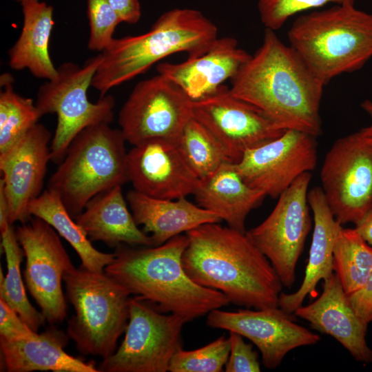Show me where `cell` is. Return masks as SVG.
<instances>
[{
    "instance_id": "cell-1",
    "label": "cell",
    "mask_w": 372,
    "mask_h": 372,
    "mask_svg": "<svg viewBox=\"0 0 372 372\" xmlns=\"http://www.w3.org/2000/svg\"><path fill=\"white\" fill-rule=\"evenodd\" d=\"M231 93L285 130L322 133L320 103L326 85L297 52L265 28L256 52L231 79Z\"/></svg>"
},
{
    "instance_id": "cell-2",
    "label": "cell",
    "mask_w": 372,
    "mask_h": 372,
    "mask_svg": "<svg viewBox=\"0 0 372 372\" xmlns=\"http://www.w3.org/2000/svg\"><path fill=\"white\" fill-rule=\"evenodd\" d=\"M186 235L188 244L182 262L194 282L220 291L238 306L255 309L278 307L281 280L245 233L213 223Z\"/></svg>"
},
{
    "instance_id": "cell-3",
    "label": "cell",
    "mask_w": 372,
    "mask_h": 372,
    "mask_svg": "<svg viewBox=\"0 0 372 372\" xmlns=\"http://www.w3.org/2000/svg\"><path fill=\"white\" fill-rule=\"evenodd\" d=\"M187 244V236L180 234L158 246L120 245L105 271L161 312L189 322L230 302L220 291L198 285L186 273L182 257Z\"/></svg>"
},
{
    "instance_id": "cell-4",
    "label": "cell",
    "mask_w": 372,
    "mask_h": 372,
    "mask_svg": "<svg viewBox=\"0 0 372 372\" xmlns=\"http://www.w3.org/2000/svg\"><path fill=\"white\" fill-rule=\"evenodd\" d=\"M218 37L215 24L199 10L173 8L163 13L145 33L114 39L101 52L102 61L91 86L103 96L171 54L202 55Z\"/></svg>"
},
{
    "instance_id": "cell-5",
    "label": "cell",
    "mask_w": 372,
    "mask_h": 372,
    "mask_svg": "<svg viewBox=\"0 0 372 372\" xmlns=\"http://www.w3.org/2000/svg\"><path fill=\"white\" fill-rule=\"evenodd\" d=\"M287 37L289 45L327 85L360 70L372 58V14L354 4H335L298 16Z\"/></svg>"
},
{
    "instance_id": "cell-6",
    "label": "cell",
    "mask_w": 372,
    "mask_h": 372,
    "mask_svg": "<svg viewBox=\"0 0 372 372\" xmlns=\"http://www.w3.org/2000/svg\"><path fill=\"white\" fill-rule=\"evenodd\" d=\"M125 142L121 130L107 123L85 128L72 140L48 184L72 217L97 194L128 181Z\"/></svg>"
},
{
    "instance_id": "cell-7",
    "label": "cell",
    "mask_w": 372,
    "mask_h": 372,
    "mask_svg": "<svg viewBox=\"0 0 372 372\" xmlns=\"http://www.w3.org/2000/svg\"><path fill=\"white\" fill-rule=\"evenodd\" d=\"M63 281L74 310L68 321V335L81 354L109 357L125 331L132 294L105 271L82 267L66 271Z\"/></svg>"
},
{
    "instance_id": "cell-8",
    "label": "cell",
    "mask_w": 372,
    "mask_h": 372,
    "mask_svg": "<svg viewBox=\"0 0 372 372\" xmlns=\"http://www.w3.org/2000/svg\"><path fill=\"white\" fill-rule=\"evenodd\" d=\"M102 61L101 54L88 59L83 66L65 62L57 68V75L41 85L36 106L43 116L56 114L57 123L50 145V159L59 164L76 136L85 128L98 123H110L115 100L112 95L88 100L87 90Z\"/></svg>"
},
{
    "instance_id": "cell-9",
    "label": "cell",
    "mask_w": 372,
    "mask_h": 372,
    "mask_svg": "<svg viewBox=\"0 0 372 372\" xmlns=\"http://www.w3.org/2000/svg\"><path fill=\"white\" fill-rule=\"evenodd\" d=\"M149 303L131 298L125 338L116 351L98 365L102 372H166L182 348L181 331L187 320L162 314Z\"/></svg>"
},
{
    "instance_id": "cell-10",
    "label": "cell",
    "mask_w": 372,
    "mask_h": 372,
    "mask_svg": "<svg viewBox=\"0 0 372 372\" xmlns=\"http://www.w3.org/2000/svg\"><path fill=\"white\" fill-rule=\"evenodd\" d=\"M320 180L336 220L358 222L372 209V138L359 130L336 140L324 157Z\"/></svg>"
},
{
    "instance_id": "cell-11",
    "label": "cell",
    "mask_w": 372,
    "mask_h": 372,
    "mask_svg": "<svg viewBox=\"0 0 372 372\" xmlns=\"http://www.w3.org/2000/svg\"><path fill=\"white\" fill-rule=\"evenodd\" d=\"M192 103L178 85L158 74L134 87L118 113L120 130L132 145L153 139L178 143L193 118Z\"/></svg>"
},
{
    "instance_id": "cell-12",
    "label": "cell",
    "mask_w": 372,
    "mask_h": 372,
    "mask_svg": "<svg viewBox=\"0 0 372 372\" xmlns=\"http://www.w3.org/2000/svg\"><path fill=\"white\" fill-rule=\"evenodd\" d=\"M311 179V172L298 177L278 197L265 220L245 233L287 288L295 282L296 265L311 227L308 203Z\"/></svg>"
},
{
    "instance_id": "cell-13",
    "label": "cell",
    "mask_w": 372,
    "mask_h": 372,
    "mask_svg": "<svg viewBox=\"0 0 372 372\" xmlns=\"http://www.w3.org/2000/svg\"><path fill=\"white\" fill-rule=\"evenodd\" d=\"M15 231L26 259L23 276L30 293L48 323L63 321L67 305L62 281L65 272L74 267L57 232L35 216Z\"/></svg>"
},
{
    "instance_id": "cell-14",
    "label": "cell",
    "mask_w": 372,
    "mask_h": 372,
    "mask_svg": "<svg viewBox=\"0 0 372 372\" xmlns=\"http://www.w3.org/2000/svg\"><path fill=\"white\" fill-rule=\"evenodd\" d=\"M193 117L223 145L235 163L243 153L281 136L285 130L254 105L234 96L222 85L193 101Z\"/></svg>"
},
{
    "instance_id": "cell-15",
    "label": "cell",
    "mask_w": 372,
    "mask_h": 372,
    "mask_svg": "<svg viewBox=\"0 0 372 372\" xmlns=\"http://www.w3.org/2000/svg\"><path fill=\"white\" fill-rule=\"evenodd\" d=\"M316 138L287 130L279 137L246 150L235 163L236 168L248 185L278 198L298 177L315 169Z\"/></svg>"
},
{
    "instance_id": "cell-16",
    "label": "cell",
    "mask_w": 372,
    "mask_h": 372,
    "mask_svg": "<svg viewBox=\"0 0 372 372\" xmlns=\"http://www.w3.org/2000/svg\"><path fill=\"white\" fill-rule=\"evenodd\" d=\"M207 324L236 332L260 350L264 366L276 369L285 356L300 347L315 344L320 336L296 324L290 313L278 307L226 311L216 309L207 314Z\"/></svg>"
},
{
    "instance_id": "cell-17",
    "label": "cell",
    "mask_w": 372,
    "mask_h": 372,
    "mask_svg": "<svg viewBox=\"0 0 372 372\" xmlns=\"http://www.w3.org/2000/svg\"><path fill=\"white\" fill-rule=\"evenodd\" d=\"M50 132L37 123L15 145L0 154V180L13 224L28 221L30 203L41 193L50 159Z\"/></svg>"
},
{
    "instance_id": "cell-18",
    "label": "cell",
    "mask_w": 372,
    "mask_h": 372,
    "mask_svg": "<svg viewBox=\"0 0 372 372\" xmlns=\"http://www.w3.org/2000/svg\"><path fill=\"white\" fill-rule=\"evenodd\" d=\"M127 173L134 189L158 198H187L194 195L200 182L177 142L165 139L134 145L127 152Z\"/></svg>"
},
{
    "instance_id": "cell-19",
    "label": "cell",
    "mask_w": 372,
    "mask_h": 372,
    "mask_svg": "<svg viewBox=\"0 0 372 372\" xmlns=\"http://www.w3.org/2000/svg\"><path fill=\"white\" fill-rule=\"evenodd\" d=\"M323 281L320 296L293 314L334 338L356 360L372 362V350L366 340L368 323L356 313L336 273Z\"/></svg>"
},
{
    "instance_id": "cell-20",
    "label": "cell",
    "mask_w": 372,
    "mask_h": 372,
    "mask_svg": "<svg viewBox=\"0 0 372 372\" xmlns=\"http://www.w3.org/2000/svg\"><path fill=\"white\" fill-rule=\"evenodd\" d=\"M251 56L238 46L235 38L218 37L202 55L180 63H158L156 71L178 85L192 101H196L231 80Z\"/></svg>"
},
{
    "instance_id": "cell-21",
    "label": "cell",
    "mask_w": 372,
    "mask_h": 372,
    "mask_svg": "<svg viewBox=\"0 0 372 372\" xmlns=\"http://www.w3.org/2000/svg\"><path fill=\"white\" fill-rule=\"evenodd\" d=\"M69 339L67 332L52 325L33 338H0L3 369L8 372H99L93 361L85 362L64 351Z\"/></svg>"
},
{
    "instance_id": "cell-22",
    "label": "cell",
    "mask_w": 372,
    "mask_h": 372,
    "mask_svg": "<svg viewBox=\"0 0 372 372\" xmlns=\"http://www.w3.org/2000/svg\"><path fill=\"white\" fill-rule=\"evenodd\" d=\"M126 200L136 224L143 226V231L151 234L154 246L203 224L221 221L215 214L187 198H154L132 189L127 192Z\"/></svg>"
},
{
    "instance_id": "cell-23",
    "label": "cell",
    "mask_w": 372,
    "mask_h": 372,
    "mask_svg": "<svg viewBox=\"0 0 372 372\" xmlns=\"http://www.w3.org/2000/svg\"><path fill=\"white\" fill-rule=\"evenodd\" d=\"M308 203L313 214L314 227L304 278L295 292H281L278 301V307L290 314L302 305L319 281L333 273V248L342 227L331 211L321 187L309 191Z\"/></svg>"
},
{
    "instance_id": "cell-24",
    "label": "cell",
    "mask_w": 372,
    "mask_h": 372,
    "mask_svg": "<svg viewBox=\"0 0 372 372\" xmlns=\"http://www.w3.org/2000/svg\"><path fill=\"white\" fill-rule=\"evenodd\" d=\"M121 186L92 198L75 219L90 240L111 247L120 245L154 246L152 237L141 230L129 211Z\"/></svg>"
},
{
    "instance_id": "cell-25",
    "label": "cell",
    "mask_w": 372,
    "mask_h": 372,
    "mask_svg": "<svg viewBox=\"0 0 372 372\" xmlns=\"http://www.w3.org/2000/svg\"><path fill=\"white\" fill-rule=\"evenodd\" d=\"M194 196L200 207L242 233H246L248 214L267 196L244 181L234 163L224 164L211 176L200 180Z\"/></svg>"
},
{
    "instance_id": "cell-26",
    "label": "cell",
    "mask_w": 372,
    "mask_h": 372,
    "mask_svg": "<svg viewBox=\"0 0 372 372\" xmlns=\"http://www.w3.org/2000/svg\"><path fill=\"white\" fill-rule=\"evenodd\" d=\"M23 26L18 39L8 51L9 66L14 70L28 69L35 77L52 80L57 75L49 53L54 26V8L45 2L21 3Z\"/></svg>"
},
{
    "instance_id": "cell-27",
    "label": "cell",
    "mask_w": 372,
    "mask_h": 372,
    "mask_svg": "<svg viewBox=\"0 0 372 372\" xmlns=\"http://www.w3.org/2000/svg\"><path fill=\"white\" fill-rule=\"evenodd\" d=\"M30 216L38 217L52 226L76 251L81 267L94 272L105 271L114 260V253L97 250L83 229L74 222L59 196L48 189L30 204Z\"/></svg>"
},
{
    "instance_id": "cell-28",
    "label": "cell",
    "mask_w": 372,
    "mask_h": 372,
    "mask_svg": "<svg viewBox=\"0 0 372 372\" xmlns=\"http://www.w3.org/2000/svg\"><path fill=\"white\" fill-rule=\"evenodd\" d=\"M1 245L3 249L7 273L0 269V298L3 299L35 332L46 320L30 302L21 274L20 265L23 250L20 247L12 224L7 220L0 224Z\"/></svg>"
},
{
    "instance_id": "cell-29",
    "label": "cell",
    "mask_w": 372,
    "mask_h": 372,
    "mask_svg": "<svg viewBox=\"0 0 372 372\" xmlns=\"http://www.w3.org/2000/svg\"><path fill=\"white\" fill-rule=\"evenodd\" d=\"M334 270L347 295L361 289L372 273V247L357 230L340 227L333 248Z\"/></svg>"
},
{
    "instance_id": "cell-30",
    "label": "cell",
    "mask_w": 372,
    "mask_h": 372,
    "mask_svg": "<svg viewBox=\"0 0 372 372\" xmlns=\"http://www.w3.org/2000/svg\"><path fill=\"white\" fill-rule=\"evenodd\" d=\"M177 144L200 180L209 177L225 163H235L223 145L194 117L185 125Z\"/></svg>"
},
{
    "instance_id": "cell-31",
    "label": "cell",
    "mask_w": 372,
    "mask_h": 372,
    "mask_svg": "<svg viewBox=\"0 0 372 372\" xmlns=\"http://www.w3.org/2000/svg\"><path fill=\"white\" fill-rule=\"evenodd\" d=\"M10 74L1 76L0 154L15 145L41 117L34 101L17 94Z\"/></svg>"
},
{
    "instance_id": "cell-32",
    "label": "cell",
    "mask_w": 372,
    "mask_h": 372,
    "mask_svg": "<svg viewBox=\"0 0 372 372\" xmlns=\"http://www.w3.org/2000/svg\"><path fill=\"white\" fill-rule=\"evenodd\" d=\"M229 339L224 335L199 349H178L172 357L170 372H221L228 360Z\"/></svg>"
},
{
    "instance_id": "cell-33",
    "label": "cell",
    "mask_w": 372,
    "mask_h": 372,
    "mask_svg": "<svg viewBox=\"0 0 372 372\" xmlns=\"http://www.w3.org/2000/svg\"><path fill=\"white\" fill-rule=\"evenodd\" d=\"M330 3L354 4L355 0H258V10L265 28L276 31L295 14Z\"/></svg>"
},
{
    "instance_id": "cell-34",
    "label": "cell",
    "mask_w": 372,
    "mask_h": 372,
    "mask_svg": "<svg viewBox=\"0 0 372 372\" xmlns=\"http://www.w3.org/2000/svg\"><path fill=\"white\" fill-rule=\"evenodd\" d=\"M90 26L87 48L102 52L114 39V32L121 23L108 0H87Z\"/></svg>"
},
{
    "instance_id": "cell-35",
    "label": "cell",
    "mask_w": 372,
    "mask_h": 372,
    "mask_svg": "<svg viewBox=\"0 0 372 372\" xmlns=\"http://www.w3.org/2000/svg\"><path fill=\"white\" fill-rule=\"evenodd\" d=\"M230 352L225 366L226 372H259L260 366L258 353L242 336L229 331Z\"/></svg>"
},
{
    "instance_id": "cell-36",
    "label": "cell",
    "mask_w": 372,
    "mask_h": 372,
    "mask_svg": "<svg viewBox=\"0 0 372 372\" xmlns=\"http://www.w3.org/2000/svg\"><path fill=\"white\" fill-rule=\"evenodd\" d=\"M38 333L1 298H0V338L19 340L33 338Z\"/></svg>"
},
{
    "instance_id": "cell-37",
    "label": "cell",
    "mask_w": 372,
    "mask_h": 372,
    "mask_svg": "<svg viewBox=\"0 0 372 372\" xmlns=\"http://www.w3.org/2000/svg\"><path fill=\"white\" fill-rule=\"evenodd\" d=\"M348 298L356 313L368 324L372 322V273L364 285Z\"/></svg>"
},
{
    "instance_id": "cell-38",
    "label": "cell",
    "mask_w": 372,
    "mask_h": 372,
    "mask_svg": "<svg viewBox=\"0 0 372 372\" xmlns=\"http://www.w3.org/2000/svg\"><path fill=\"white\" fill-rule=\"evenodd\" d=\"M122 22L136 23L141 17V8L138 0H108Z\"/></svg>"
},
{
    "instance_id": "cell-39",
    "label": "cell",
    "mask_w": 372,
    "mask_h": 372,
    "mask_svg": "<svg viewBox=\"0 0 372 372\" xmlns=\"http://www.w3.org/2000/svg\"><path fill=\"white\" fill-rule=\"evenodd\" d=\"M355 226L362 238L372 247V209L357 222Z\"/></svg>"
},
{
    "instance_id": "cell-40",
    "label": "cell",
    "mask_w": 372,
    "mask_h": 372,
    "mask_svg": "<svg viewBox=\"0 0 372 372\" xmlns=\"http://www.w3.org/2000/svg\"><path fill=\"white\" fill-rule=\"evenodd\" d=\"M361 107L372 119V101L369 99L364 101L361 103ZM360 131L364 136L372 138V123Z\"/></svg>"
},
{
    "instance_id": "cell-41",
    "label": "cell",
    "mask_w": 372,
    "mask_h": 372,
    "mask_svg": "<svg viewBox=\"0 0 372 372\" xmlns=\"http://www.w3.org/2000/svg\"><path fill=\"white\" fill-rule=\"evenodd\" d=\"M17 1H19L20 3L24 2V1H38V0H16Z\"/></svg>"
}]
</instances>
